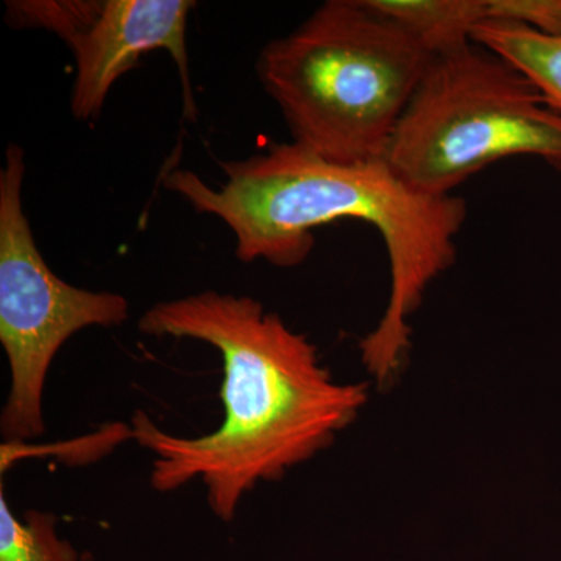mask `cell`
<instances>
[{
    "label": "cell",
    "mask_w": 561,
    "mask_h": 561,
    "mask_svg": "<svg viewBox=\"0 0 561 561\" xmlns=\"http://www.w3.org/2000/svg\"><path fill=\"white\" fill-rule=\"evenodd\" d=\"M138 327L154 337L208 343L224 360L219 430L179 437L142 411L128 430L153 453L151 489L168 493L198 479L220 522H234L254 486L330 448L367 404L364 383L335 381L308 335L247 295L205 290L157 302Z\"/></svg>",
    "instance_id": "6da1fadb"
},
{
    "label": "cell",
    "mask_w": 561,
    "mask_h": 561,
    "mask_svg": "<svg viewBox=\"0 0 561 561\" xmlns=\"http://www.w3.org/2000/svg\"><path fill=\"white\" fill-rule=\"evenodd\" d=\"M220 165L227 180L219 190L187 169L165 173L162 184L192 209L224 221L239 261L297 267L311 254L313 231L339 220L365 221L381 234L390 297L359 348L376 381L393 378L411 348V317L427 287L456 262L467 202L415 190L383 158L330 161L294 140Z\"/></svg>",
    "instance_id": "7a4b0ae2"
},
{
    "label": "cell",
    "mask_w": 561,
    "mask_h": 561,
    "mask_svg": "<svg viewBox=\"0 0 561 561\" xmlns=\"http://www.w3.org/2000/svg\"><path fill=\"white\" fill-rule=\"evenodd\" d=\"M430 51L367 0H328L262 49L257 76L294 142L337 162L382 160Z\"/></svg>",
    "instance_id": "3957f363"
},
{
    "label": "cell",
    "mask_w": 561,
    "mask_h": 561,
    "mask_svg": "<svg viewBox=\"0 0 561 561\" xmlns=\"http://www.w3.org/2000/svg\"><path fill=\"white\" fill-rule=\"evenodd\" d=\"M513 157L561 172V111L511 61L471 43L432 61L383 160L415 190L453 195Z\"/></svg>",
    "instance_id": "277c9868"
},
{
    "label": "cell",
    "mask_w": 561,
    "mask_h": 561,
    "mask_svg": "<svg viewBox=\"0 0 561 561\" xmlns=\"http://www.w3.org/2000/svg\"><path fill=\"white\" fill-rule=\"evenodd\" d=\"M24 175V150L10 144L0 171V342L11 375L0 432L7 443L46 432L44 387L61 346L87 328L119 327L130 309L119 294L80 289L50 271L22 205Z\"/></svg>",
    "instance_id": "5b68a950"
},
{
    "label": "cell",
    "mask_w": 561,
    "mask_h": 561,
    "mask_svg": "<svg viewBox=\"0 0 561 561\" xmlns=\"http://www.w3.org/2000/svg\"><path fill=\"white\" fill-rule=\"evenodd\" d=\"M195 5L192 0H9L5 21L65 41L76 60L70 111L77 121L98 119L114 83L151 50L171 54L183 84L184 117L195 121L186 46Z\"/></svg>",
    "instance_id": "8992f818"
},
{
    "label": "cell",
    "mask_w": 561,
    "mask_h": 561,
    "mask_svg": "<svg viewBox=\"0 0 561 561\" xmlns=\"http://www.w3.org/2000/svg\"><path fill=\"white\" fill-rule=\"evenodd\" d=\"M404 28L432 57L453 54L474 43L486 21V0H367Z\"/></svg>",
    "instance_id": "52a82bcc"
},
{
    "label": "cell",
    "mask_w": 561,
    "mask_h": 561,
    "mask_svg": "<svg viewBox=\"0 0 561 561\" xmlns=\"http://www.w3.org/2000/svg\"><path fill=\"white\" fill-rule=\"evenodd\" d=\"M472 41L526 73L561 111V38L542 36L515 22L486 20L476 28Z\"/></svg>",
    "instance_id": "ba28073f"
},
{
    "label": "cell",
    "mask_w": 561,
    "mask_h": 561,
    "mask_svg": "<svg viewBox=\"0 0 561 561\" xmlns=\"http://www.w3.org/2000/svg\"><path fill=\"white\" fill-rule=\"evenodd\" d=\"M51 513L28 511L20 519L0 489V561H80L72 542L57 531Z\"/></svg>",
    "instance_id": "9c48e42d"
},
{
    "label": "cell",
    "mask_w": 561,
    "mask_h": 561,
    "mask_svg": "<svg viewBox=\"0 0 561 561\" xmlns=\"http://www.w3.org/2000/svg\"><path fill=\"white\" fill-rule=\"evenodd\" d=\"M486 20L515 22L561 38V0H486Z\"/></svg>",
    "instance_id": "30bf717a"
},
{
    "label": "cell",
    "mask_w": 561,
    "mask_h": 561,
    "mask_svg": "<svg viewBox=\"0 0 561 561\" xmlns=\"http://www.w3.org/2000/svg\"><path fill=\"white\" fill-rule=\"evenodd\" d=\"M80 561H95L94 557H92V553L84 552L83 556H81Z\"/></svg>",
    "instance_id": "8fae6325"
}]
</instances>
